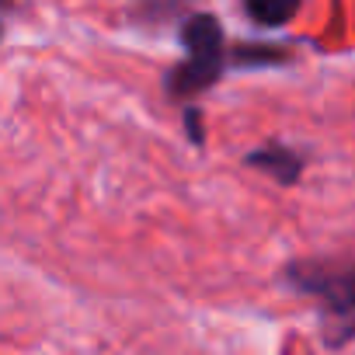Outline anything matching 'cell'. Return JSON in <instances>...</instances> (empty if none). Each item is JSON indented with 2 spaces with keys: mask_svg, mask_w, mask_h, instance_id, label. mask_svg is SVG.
I'll return each mask as SVG.
<instances>
[{
  "mask_svg": "<svg viewBox=\"0 0 355 355\" xmlns=\"http://www.w3.org/2000/svg\"><path fill=\"white\" fill-rule=\"evenodd\" d=\"M241 164H244L248 171H258V174L272 178L279 189L300 185L303 174H306V153L296 150V146H289L286 139H268V143L248 150V153L241 157Z\"/></svg>",
  "mask_w": 355,
  "mask_h": 355,
  "instance_id": "obj_3",
  "label": "cell"
},
{
  "mask_svg": "<svg viewBox=\"0 0 355 355\" xmlns=\"http://www.w3.org/2000/svg\"><path fill=\"white\" fill-rule=\"evenodd\" d=\"M279 282L313 303L324 348L338 352L355 341V254L352 258H293Z\"/></svg>",
  "mask_w": 355,
  "mask_h": 355,
  "instance_id": "obj_2",
  "label": "cell"
},
{
  "mask_svg": "<svg viewBox=\"0 0 355 355\" xmlns=\"http://www.w3.org/2000/svg\"><path fill=\"white\" fill-rule=\"evenodd\" d=\"M178 42L185 56L164 73V94L174 105H199L220 77L234 70H275L296 63V49L282 42H230L213 11H189L178 18Z\"/></svg>",
  "mask_w": 355,
  "mask_h": 355,
  "instance_id": "obj_1",
  "label": "cell"
},
{
  "mask_svg": "<svg viewBox=\"0 0 355 355\" xmlns=\"http://www.w3.org/2000/svg\"><path fill=\"white\" fill-rule=\"evenodd\" d=\"M300 8H303V0H241L244 18L261 32H275V28L293 25Z\"/></svg>",
  "mask_w": 355,
  "mask_h": 355,
  "instance_id": "obj_4",
  "label": "cell"
},
{
  "mask_svg": "<svg viewBox=\"0 0 355 355\" xmlns=\"http://www.w3.org/2000/svg\"><path fill=\"white\" fill-rule=\"evenodd\" d=\"M182 122H185V136L192 146H202L206 143V122H202V108L199 105H185L182 108Z\"/></svg>",
  "mask_w": 355,
  "mask_h": 355,
  "instance_id": "obj_5",
  "label": "cell"
}]
</instances>
